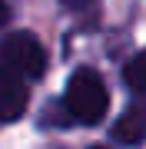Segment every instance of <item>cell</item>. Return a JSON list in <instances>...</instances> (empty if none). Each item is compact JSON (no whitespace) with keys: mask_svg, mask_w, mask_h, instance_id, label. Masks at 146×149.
<instances>
[{"mask_svg":"<svg viewBox=\"0 0 146 149\" xmlns=\"http://www.w3.org/2000/svg\"><path fill=\"white\" fill-rule=\"evenodd\" d=\"M7 20H10V7H7V3H3V0H0V27H3V23H7Z\"/></svg>","mask_w":146,"mask_h":149,"instance_id":"obj_7","label":"cell"},{"mask_svg":"<svg viewBox=\"0 0 146 149\" xmlns=\"http://www.w3.org/2000/svg\"><path fill=\"white\" fill-rule=\"evenodd\" d=\"M96 0H63V7L66 10H83V7H93Z\"/></svg>","mask_w":146,"mask_h":149,"instance_id":"obj_6","label":"cell"},{"mask_svg":"<svg viewBox=\"0 0 146 149\" xmlns=\"http://www.w3.org/2000/svg\"><path fill=\"white\" fill-rule=\"evenodd\" d=\"M27 83L23 76L10 73V70H0V123L20 119L23 109H27Z\"/></svg>","mask_w":146,"mask_h":149,"instance_id":"obj_3","label":"cell"},{"mask_svg":"<svg viewBox=\"0 0 146 149\" xmlns=\"http://www.w3.org/2000/svg\"><path fill=\"white\" fill-rule=\"evenodd\" d=\"M66 109L76 123H100L106 116V106H110V93H106V83L100 80L96 70H76L66 83V96H63Z\"/></svg>","mask_w":146,"mask_h":149,"instance_id":"obj_1","label":"cell"},{"mask_svg":"<svg viewBox=\"0 0 146 149\" xmlns=\"http://www.w3.org/2000/svg\"><path fill=\"white\" fill-rule=\"evenodd\" d=\"M93 149H103V146H93Z\"/></svg>","mask_w":146,"mask_h":149,"instance_id":"obj_8","label":"cell"},{"mask_svg":"<svg viewBox=\"0 0 146 149\" xmlns=\"http://www.w3.org/2000/svg\"><path fill=\"white\" fill-rule=\"evenodd\" d=\"M113 139L123 146H140L146 139V106H130L113 126Z\"/></svg>","mask_w":146,"mask_h":149,"instance_id":"obj_4","label":"cell"},{"mask_svg":"<svg viewBox=\"0 0 146 149\" xmlns=\"http://www.w3.org/2000/svg\"><path fill=\"white\" fill-rule=\"evenodd\" d=\"M0 70L23 76V80H40L47 70V50L33 33L17 30L0 40Z\"/></svg>","mask_w":146,"mask_h":149,"instance_id":"obj_2","label":"cell"},{"mask_svg":"<svg viewBox=\"0 0 146 149\" xmlns=\"http://www.w3.org/2000/svg\"><path fill=\"white\" fill-rule=\"evenodd\" d=\"M123 80H126V86H130L136 96H146V50H143V53H136L130 63H126Z\"/></svg>","mask_w":146,"mask_h":149,"instance_id":"obj_5","label":"cell"}]
</instances>
